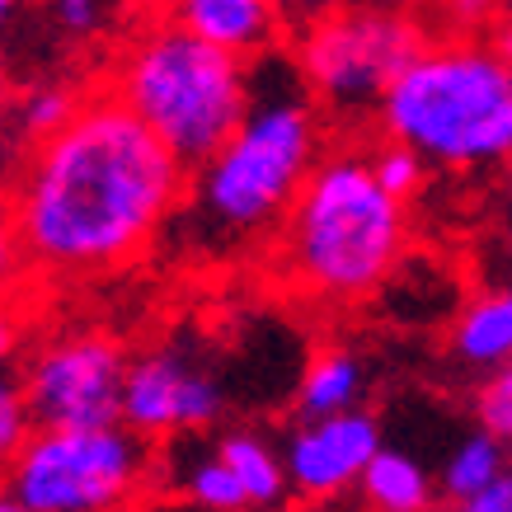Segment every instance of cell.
<instances>
[{
  "label": "cell",
  "instance_id": "obj_3",
  "mask_svg": "<svg viewBox=\"0 0 512 512\" xmlns=\"http://www.w3.org/2000/svg\"><path fill=\"white\" fill-rule=\"evenodd\" d=\"M409 202H395L367 170L362 146H325L273 235V273L315 306H357L390 287L414 235Z\"/></svg>",
  "mask_w": 512,
  "mask_h": 512
},
{
  "label": "cell",
  "instance_id": "obj_25",
  "mask_svg": "<svg viewBox=\"0 0 512 512\" xmlns=\"http://www.w3.org/2000/svg\"><path fill=\"white\" fill-rule=\"evenodd\" d=\"M348 5H362V0H278V10L287 15V24H292V29L311 24V19L334 15V10H348Z\"/></svg>",
  "mask_w": 512,
  "mask_h": 512
},
{
  "label": "cell",
  "instance_id": "obj_20",
  "mask_svg": "<svg viewBox=\"0 0 512 512\" xmlns=\"http://www.w3.org/2000/svg\"><path fill=\"white\" fill-rule=\"evenodd\" d=\"M33 423H29V409H24V395H19V381L10 372H0V480L10 461L19 456V447L29 442Z\"/></svg>",
  "mask_w": 512,
  "mask_h": 512
},
{
  "label": "cell",
  "instance_id": "obj_23",
  "mask_svg": "<svg viewBox=\"0 0 512 512\" xmlns=\"http://www.w3.org/2000/svg\"><path fill=\"white\" fill-rule=\"evenodd\" d=\"M503 0H437V10L456 33H484V24L498 15Z\"/></svg>",
  "mask_w": 512,
  "mask_h": 512
},
{
  "label": "cell",
  "instance_id": "obj_9",
  "mask_svg": "<svg viewBox=\"0 0 512 512\" xmlns=\"http://www.w3.org/2000/svg\"><path fill=\"white\" fill-rule=\"evenodd\" d=\"M221 409H226L221 381L179 343H156L127 357L118 423L141 442L198 433L221 419Z\"/></svg>",
  "mask_w": 512,
  "mask_h": 512
},
{
  "label": "cell",
  "instance_id": "obj_19",
  "mask_svg": "<svg viewBox=\"0 0 512 512\" xmlns=\"http://www.w3.org/2000/svg\"><path fill=\"white\" fill-rule=\"evenodd\" d=\"M367 170H372V179L386 188L395 202H409L423 188V179H428V165H423L414 151L395 146V141H376L372 151H367Z\"/></svg>",
  "mask_w": 512,
  "mask_h": 512
},
{
  "label": "cell",
  "instance_id": "obj_27",
  "mask_svg": "<svg viewBox=\"0 0 512 512\" xmlns=\"http://www.w3.org/2000/svg\"><path fill=\"white\" fill-rule=\"evenodd\" d=\"M19 282H24V264H19V249L0 221V301H10V287H19Z\"/></svg>",
  "mask_w": 512,
  "mask_h": 512
},
{
  "label": "cell",
  "instance_id": "obj_5",
  "mask_svg": "<svg viewBox=\"0 0 512 512\" xmlns=\"http://www.w3.org/2000/svg\"><path fill=\"white\" fill-rule=\"evenodd\" d=\"M99 90L118 99L179 165H202L249 109V66L146 15L104 66Z\"/></svg>",
  "mask_w": 512,
  "mask_h": 512
},
{
  "label": "cell",
  "instance_id": "obj_15",
  "mask_svg": "<svg viewBox=\"0 0 512 512\" xmlns=\"http://www.w3.org/2000/svg\"><path fill=\"white\" fill-rule=\"evenodd\" d=\"M217 461L235 475L240 494L249 508H282L287 503V475H282V456L268 447L259 433L235 428L217 442Z\"/></svg>",
  "mask_w": 512,
  "mask_h": 512
},
{
  "label": "cell",
  "instance_id": "obj_28",
  "mask_svg": "<svg viewBox=\"0 0 512 512\" xmlns=\"http://www.w3.org/2000/svg\"><path fill=\"white\" fill-rule=\"evenodd\" d=\"M10 104H15V76H10V66L0 57V123L10 118Z\"/></svg>",
  "mask_w": 512,
  "mask_h": 512
},
{
  "label": "cell",
  "instance_id": "obj_22",
  "mask_svg": "<svg viewBox=\"0 0 512 512\" xmlns=\"http://www.w3.org/2000/svg\"><path fill=\"white\" fill-rule=\"evenodd\" d=\"M47 10L57 19V29L71 38H94L104 24V0H47Z\"/></svg>",
  "mask_w": 512,
  "mask_h": 512
},
{
  "label": "cell",
  "instance_id": "obj_18",
  "mask_svg": "<svg viewBox=\"0 0 512 512\" xmlns=\"http://www.w3.org/2000/svg\"><path fill=\"white\" fill-rule=\"evenodd\" d=\"M179 484H184V494L207 512H245L249 508L245 494H240V484H235V475L217 461V451H212V456H198V461H188L184 475H179Z\"/></svg>",
  "mask_w": 512,
  "mask_h": 512
},
{
  "label": "cell",
  "instance_id": "obj_14",
  "mask_svg": "<svg viewBox=\"0 0 512 512\" xmlns=\"http://www.w3.org/2000/svg\"><path fill=\"white\" fill-rule=\"evenodd\" d=\"M362 498L372 512H433L437 508V484L423 470V461H414L400 447H381L362 470Z\"/></svg>",
  "mask_w": 512,
  "mask_h": 512
},
{
  "label": "cell",
  "instance_id": "obj_6",
  "mask_svg": "<svg viewBox=\"0 0 512 512\" xmlns=\"http://www.w3.org/2000/svg\"><path fill=\"white\" fill-rule=\"evenodd\" d=\"M287 43H292V71L320 118L329 113L339 123H357L376 113L400 66L428 43V29L414 10L395 0H362L301 24Z\"/></svg>",
  "mask_w": 512,
  "mask_h": 512
},
{
  "label": "cell",
  "instance_id": "obj_1",
  "mask_svg": "<svg viewBox=\"0 0 512 512\" xmlns=\"http://www.w3.org/2000/svg\"><path fill=\"white\" fill-rule=\"evenodd\" d=\"M184 188L188 165L118 99L90 90L62 132L24 146L5 198V231L24 278L90 282L151 254Z\"/></svg>",
  "mask_w": 512,
  "mask_h": 512
},
{
  "label": "cell",
  "instance_id": "obj_24",
  "mask_svg": "<svg viewBox=\"0 0 512 512\" xmlns=\"http://www.w3.org/2000/svg\"><path fill=\"white\" fill-rule=\"evenodd\" d=\"M24 343H29V315H24V306L0 301V372L24 353Z\"/></svg>",
  "mask_w": 512,
  "mask_h": 512
},
{
  "label": "cell",
  "instance_id": "obj_10",
  "mask_svg": "<svg viewBox=\"0 0 512 512\" xmlns=\"http://www.w3.org/2000/svg\"><path fill=\"white\" fill-rule=\"evenodd\" d=\"M381 442V423L367 409L353 414H334V419L301 423L287 447H282V475H287V494L306 498V503H325L362 480V470Z\"/></svg>",
  "mask_w": 512,
  "mask_h": 512
},
{
  "label": "cell",
  "instance_id": "obj_2",
  "mask_svg": "<svg viewBox=\"0 0 512 512\" xmlns=\"http://www.w3.org/2000/svg\"><path fill=\"white\" fill-rule=\"evenodd\" d=\"M325 156V118L287 57L249 66V109L212 156L188 170L184 202L165 231L202 264H231L273 245L306 174Z\"/></svg>",
  "mask_w": 512,
  "mask_h": 512
},
{
  "label": "cell",
  "instance_id": "obj_17",
  "mask_svg": "<svg viewBox=\"0 0 512 512\" xmlns=\"http://www.w3.org/2000/svg\"><path fill=\"white\" fill-rule=\"evenodd\" d=\"M80 99H85V94H80L76 85H62V80H43V85H33V90L15 94L10 113H15L24 146L52 137V132H62L66 118L80 109Z\"/></svg>",
  "mask_w": 512,
  "mask_h": 512
},
{
  "label": "cell",
  "instance_id": "obj_21",
  "mask_svg": "<svg viewBox=\"0 0 512 512\" xmlns=\"http://www.w3.org/2000/svg\"><path fill=\"white\" fill-rule=\"evenodd\" d=\"M475 419H480V433H489L494 442H508L512 433V372H489V381L475 395Z\"/></svg>",
  "mask_w": 512,
  "mask_h": 512
},
{
  "label": "cell",
  "instance_id": "obj_16",
  "mask_svg": "<svg viewBox=\"0 0 512 512\" xmlns=\"http://www.w3.org/2000/svg\"><path fill=\"white\" fill-rule=\"evenodd\" d=\"M503 475H508L503 442H494L489 433H466L456 447H451L447 466H442V494H447L451 503H461V498L498 484Z\"/></svg>",
  "mask_w": 512,
  "mask_h": 512
},
{
  "label": "cell",
  "instance_id": "obj_29",
  "mask_svg": "<svg viewBox=\"0 0 512 512\" xmlns=\"http://www.w3.org/2000/svg\"><path fill=\"white\" fill-rule=\"evenodd\" d=\"M0 512H29V508H24V503H19V498L10 494L5 484H0Z\"/></svg>",
  "mask_w": 512,
  "mask_h": 512
},
{
  "label": "cell",
  "instance_id": "obj_26",
  "mask_svg": "<svg viewBox=\"0 0 512 512\" xmlns=\"http://www.w3.org/2000/svg\"><path fill=\"white\" fill-rule=\"evenodd\" d=\"M447 512H512V480L503 475V480L489 484V489H480V494L461 498V503H451Z\"/></svg>",
  "mask_w": 512,
  "mask_h": 512
},
{
  "label": "cell",
  "instance_id": "obj_11",
  "mask_svg": "<svg viewBox=\"0 0 512 512\" xmlns=\"http://www.w3.org/2000/svg\"><path fill=\"white\" fill-rule=\"evenodd\" d=\"M151 15L245 66L282 52L292 38L278 0H151Z\"/></svg>",
  "mask_w": 512,
  "mask_h": 512
},
{
  "label": "cell",
  "instance_id": "obj_4",
  "mask_svg": "<svg viewBox=\"0 0 512 512\" xmlns=\"http://www.w3.org/2000/svg\"><path fill=\"white\" fill-rule=\"evenodd\" d=\"M386 141L442 170H494L512 156V66L489 33H442L400 66L376 104Z\"/></svg>",
  "mask_w": 512,
  "mask_h": 512
},
{
  "label": "cell",
  "instance_id": "obj_30",
  "mask_svg": "<svg viewBox=\"0 0 512 512\" xmlns=\"http://www.w3.org/2000/svg\"><path fill=\"white\" fill-rule=\"evenodd\" d=\"M19 5H24V0H0V29H5V24L15 19V10H19Z\"/></svg>",
  "mask_w": 512,
  "mask_h": 512
},
{
  "label": "cell",
  "instance_id": "obj_13",
  "mask_svg": "<svg viewBox=\"0 0 512 512\" xmlns=\"http://www.w3.org/2000/svg\"><path fill=\"white\" fill-rule=\"evenodd\" d=\"M362 390H367V367L353 348H320V353L306 362L301 372V386H296V414L301 423L311 419H334V414H353L362 404Z\"/></svg>",
  "mask_w": 512,
  "mask_h": 512
},
{
  "label": "cell",
  "instance_id": "obj_7",
  "mask_svg": "<svg viewBox=\"0 0 512 512\" xmlns=\"http://www.w3.org/2000/svg\"><path fill=\"white\" fill-rule=\"evenodd\" d=\"M156 480V451L109 428H33L5 470V489L29 512H127Z\"/></svg>",
  "mask_w": 512,
  "mask_h": 512
},
{
  "label": "cell",
  "instance_id": "obj_8",
  "mask_svg": "<svg viewBox=\"0 0 512 512\" xmlns=\"http://www.w3.org/2000/svg\"><path fill=\"white\" fill-rule=\"evenodd\" d=\"M19 367V395L33 428H109L118 423L127 348L104 329H62L38 339Z\"/></svg>",
  "mask_w": 512,
  "mask_h": 512
},
{
  "label": "cell",
  "instance_id": "obj_12",
  "mask_svg": "<svg viewBox=\"0 0 512 512\" xmlns=\"http://www.w3.org/2000/svg\"><path fill=\"white\" fill-rule=\"evenodd\" d=\"M451 357L480 367V372H503L512 353V296L508 292H480L451 320Z\"/></svg>",
  "mask_w": 512,
  "mask_h": 512
}]
</instances>
